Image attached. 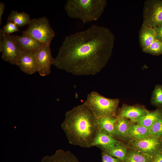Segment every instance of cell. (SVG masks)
I'll return each mask as SVG.
<instances>
[{"instance_id": "6da1fadb", "label": "cell", "mask_w": 162, "mask_h": 162, "mask_svg": "<svg viewBox=\"0 0 162 162\" xmlns=\"http://www.w3.org/2000/svg\"><path fill=\"white\" fill-rule=\"evenodd\" d=\"M115 39L107 28L92 25L65 37L53 64L74 75H95L108 62Z\"/></svg>"}, {"instance_id": "7a4b0ae2", "label": "cell", "mask_w": 162, "mask_h": 162, "mask_svg": "<svg viewBox=\"0 0 162 162\" xmlns=\"http://www.w3.org/2000/svg\"><path fill=\"white\" fill-rule=\"evenodd\" d=\"M61 127L70 143L85 148H90L99 130L97 118L84 102L66 113Z\"/></svg>"}, {"instance_id": "3957f363", "label": "cell", "mask_w": 162, "mask_h": 162, "mask_svg": "<svg viewBox=\"0 0 162 162\" xmlns=\"http://www.w3.org/2000/svg\"><path fill=\"white\" fill-rule=\"evenodd\" d=\"M107 4L106 0H68L64 8L68 16L85 24L98 20Z\"/></svg>"}, {"instance_id": "277c9868", "label": "cell", "mask_w": 162, "mask_h": 162, "mask_svg": "<svg viewBox=\"0 0 162 162\" xmlns=\"http://www.w3.org/2000/svg\"><path fill=\"white\" fill-rule=\"evenodd\" d=\"M119 101L118 98H108L93 91L87 95L84 102L98 119L105 117H116Z\"/></svg>"}, {"instance_id": "5b68a950", "label": "cell", "mask_w": 162, "mask_h": 162, "mask_svg": "<svg viewBox=\"0 0 162 162\" xmlns=\"http://www.w3.org/2000/svg\"><path fill=\"white\" fill-rule=\"evenodd\" d=\"M22 33L48 45L55 36V32L45 16L31 19L27 29Z\"/></svg>"}, {"instance_id": "8992f818", "label": "cell", "mask_w": 162, "mask_h": 162, "mask_svg": "<svg viewBox=\"0 0 162 162\" xmlns=\"http://www.w3.org/2000/svg\"><path fill=\"white\" fill-rule=\"evenodd\" d=\"M128 146L148 155L154 159L162 153V137L150 135L143 139L130 140Z\"/></svg>"}, {"instance_id": "52a82bcc", "label": "cell", "mask_w": 162, "mask_h": 162, "mask_svg": "<svg viewBox=\"0 0 162 162\" xmlns=\"http://www.w3.org/2000/svg\"><path fill=\"white\" fill-rule=\"evenodd\" d=\"M142 24L154 28L162 24V0H148L145 2Z\"/></svg>"}, {"instance_id": "ba28073f", "label": "cell", "mask_w": 162, "mask_h": 162, "mask_svg": "<svg viewBox=\"0 0 162 162\" xmlns=\"http://www.w3.org/2000/svg\"><path fill=\"white\" fill-rule=\"evenodd\" d=\"M16 42L13 35L4 34L0 37V52L4 60L13 65H17V61L22 51Z\"/></svg>"}, {"instance_id": "9c48e42d", "label": "cell", "mask_w": 162, "mask_h": 162, "mask_svg": "<svg viewBox=\"0 0 162 162\" xmlns=\"http://www.w3.org/2000/svg\"><path fill=\"white\" fill-rule=\"evenodd\" d=\"M35 55L39 65L38 72L40 75L44 76L49 75L54 59L52 56L50 45H44L35 51Z\"/></svg>"}, {"instance_id": "30bf717a", "label": "cell", "mask_w": 162, "mask_h": 162, "mask_svg": "<svg viewBox=\"0 0 162 162\" xmlns=\"http://www.w3.org/2000/svg\"><path fill=\"white\" fill-rule=\"evenodd\" d=\"M16 65L21 71L28 74L38 72L39 67L35 56V51H22Z\"/></svg>"}, {"instance_id": "8fae6325", "label": "cell", "mask_w": 162, "mask_h": 162, "mask_svg": "<svg viewBox=\"0 0 162 162\" xmlns=\"http://www.w3.org/2000/svg\"><path fill=\"white\" fill-rule=\"evenodd\" d=\"M148 111L143 105H130L124 104L119 108L117 116L127 118L131 122L135 123L145 116Z\"/></svg>"}, {"instance_id": "7c38bea8", "label": "cell", "mask_w": 162, "mask_h": 162, "mask_svg": "<svg viewBox=\"0 0 162 162\" xmlns=\"http://www.w3.org/2000/svg\"><path fill=\"white\" fill-rule=\"evenodd\" d=\"M119 141L111 135L99 130L91 144L90 148L97 147L102 151L112 147Z\"/></svg>"}, {"instance_id": "4fadbf2b", "label": "cell", "mask_w": 162, "mask_h": 162, "mask_svg": "<svg viewBox=\"0 0 162 162\" xmlns=\"http://www.w3.org/2000/svg\"><path fill=\"white\" fill-rule=\"evenodd\" d=\"M13 36L22 51H35L44 45L25 34H22L21 36L13 35Z\"/></svg>"}, {"instance_id": "5bb4252c", "label": "cell", "mask_w": 162, "mask_h": 162, "mask_svg": "<svg viewBox=\"0 0 162 162\" xmlns=\"http://www.w3.org/2000/svg\"><path fill=\"white\" fill-rule=\"evenodd\" d=\"M41 162H81L76 156L69 151L60 149L51 156L43 157Z\"/></svg>"}, {"instance_id": "9a60e30c", "label": "cell", "mask_w": 162, "mask_h": 162, "mask_svg": "<svg viewBox=\"0 0 162 162\" xmlns=\"http://www.w3.org/2000/svg\"><path fill=\"white\" fill-rule=\"evenodd\" d=\"M156 33L154 29L142 24L139 34L140 45L142 51L150 46L156 39Z\"/></svg>"}, {"instance_id": "2e32d148", "label": "cell", "mask_w": 162, "mask_h": 162, "mask_svg": "<svg viewBox=\"0 0 162 162\" xmlns=\"http://www.w3.org/2000/svg\"><path fill=\"white\" fill-rule=\"evenodd\" d=\"M150 135L149 129L131 122L127 134V138L130 140L143 139Z\"/></svg>"}, {"instance_id": "e0dca14e", "label": "cell", "mask_w": 162, "mask_h": 162, "mask_svg": "<svg viewBox=\"0 0 162 162\" xmlns=\"http://www.w3.org/2000/svg\"><path fill=\"white\" fill-rule=\"evenodd\" d=\"M116 117H105L97 119L99 130L116 139L115 125Z\"/></svg>"}, {"instance_id": "ac0fdd59", "label": "cell", "mask_w": 162, "mask_h": 162, "mask_svg": "<svg viewBox=\"0 0 162 162\" xmlns=\"http://www.w3.org/2000/svg\"><path fill=\"white\" fill-rule=\"evenodd\" d=\"M153 160L148 155L128 146L126 157L123 162H153Z\"/></svg>"}, {"instance_id": "d6986e66", "label": "cell", "mask_w": 162, "mask_h": 162, "mask_svg": "<svg viewBox=\"0 0 162 162\" xmlns=\"http://www.w3.org/2000/svg\"><path fill=\"white\" fill-rule=\"evenodd\" d=\"M130 123L131 121L127 118L117 116L115 125L116 139L119 140L127 138Z\"/></svg>"}, {"instance_id": "ffe728a7", "label": "cell", "mask_w": 162, "mask_h": 162, "mask_svg": "<svg viewBox=\"0 0 162 162\" xmlns=\"http://www.w3.org/2000/svg\"><path fill=\"white\" fill-rule=\"evenodd\" d=\"M162 116V109H157L153 111H148L144 116L134 123L150 129L153 124Z\"/></svg>"}, {"instance_id": "44dd1931", "label": "cell", "mask_w": 162, "mask_h": 162, "mask_svg": "<svg viewBox=\"0 0 162 162\" xmlns=\"http://www.w3.org/2000/svg\"><path fill=\"white\" fill-rule=\"evenodd\" d=\"M31 20L29 15L25 12L20 13L12 10L8 18L7 21L14 23L19 28L28 25Z\"/></svg>"}, {"instance_id": "7402d4cb", "label": "cell", "mask_w": 162, "mask_h": 162, "mask_svg": "<svg viewBox=\"0 0 162 162\" xmlns=\"http://www.w3.org/2000/svg\"><path fill=\"white\" fill-rule=\"evenodd\" d=\"M128 146L119 141L112 147L102 151L108 155L118 158L123 162L126 157Z\"/></svg>"}, {"instance_id": "603a6c76", "label": "cell", "mask_w": 162, "mask_h": 162, "mask_svg": "<svg viewBox=\"0 0 162 162\" xmlns=\"http://www.w3.org/2000/svg\"><path fill=\"white\" fill-rule=\"evenodd\" d=\"M152 104L158 109H162V85L155 86L153 91L151 98Z\"/></svg>"}, {"instance_id": "cb8c5ba5", "label": "cell", "mask_w": 162, "mask_h": 162, "mask_svg": "<svg viewBox=\"0 0 162 162\" xmlns=\"http://www.w3.org/2000/svg\"><path fill=\"white\" fill-rule=\"evenodd\" d=\"M143 52L155 56L161 55L162 43L159 40L155 39Z\"/></svg>"}, {"instance_id": "d4e9b609", "label": "cell", "mask_w": 162, "mask_h": 162, "mask_svg": "<svg viewBox=\"0 0 162 162\" xmlns=\"http://www.w3.org/2000/svg\"><path fill=\"white\" fill-rule=\"evenodd\" d=\"M149 130L150 135L162 137V116L153 124Z\"/></svg>"}, {"instance_id": "484cf974", "label": "cell", "mask_w": 162, "mask_h": 162, "mask_svg": "<svg viewBox=\"0 0 162 162\" xmlns=\"http://www.w3.org/2000/svg\"><path fill=\"white\" fill-rule=\"evenodd\" d=\"M18 28L14 23L7 22L6 24L3 26L2 30L4 34H10L13 33L19 32V30Z\"/></svg>"}, {"instance_id": "4316f807", "label": "cell", "mask_w": 162, "mask_h": 162, "mask_svg": "<svg viewBox=\"0 0 162 162\" xmlns=\"http://www.w3.org/2000/svg\"><path fill=\"white\" fill-rule=\"evenodd\" d=\"M101 157L102 162H122L120 159L109 155L103 152Z\"/></svg>"}, {"instance_id": "83f0119b", "label": "cell", "mask_w": 162, "mask_h": 162, "mask_svg": "<svg viewBox=\"0 0 162 162\" xmlns=\"http://www.w3.org/2000/svg\"><path fill=\"white\" fill-rule=\"evenodd\" d=\"M156 33V39L162 43V24L154 28Z\"/></svg>"}, {"instance_id": "f1b7e54d", "label": "cell", "mask_w": 162, "mask_h": 162, "mask_svg": "<svg viewBox=\"0 0 162 162\" xmlns=\"http://www.w3.org/2000/svg\"><path fill=\"white\" fill-rule=\"evenodd\" d=\"M5 5L4 4L3 2L0 3V25L2 23V17L3 14Z\"/></svg>"}, {"instance_id": "f546056e", "label": "cell", "mask_w": 162, "mask_h": 162, "mask_svg": "<svg viewBox=\"0 0 162 162\" xmlns=\"http://www.w3.org/2000/svg\"><path fill=\"white\" fill-rule=\"evenodd\" d=\"M153 162H162V153L158 155L153 159Z\"/></svg>"}]
</instances>
